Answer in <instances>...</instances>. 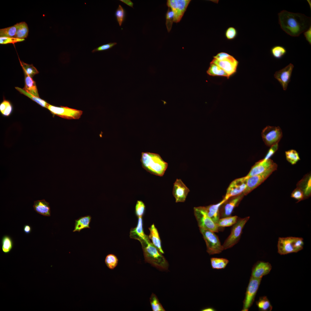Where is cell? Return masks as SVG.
I'll list each match as a JSON object with an SVG mask.
<instances>
[{
  "label": "cell",
  "mask_w": 311,
  "mask_h": 311,
  "mask_svg": "<svg viewBox=\"0 0 311 311\" xmlns=\"http://www.w3.org/2000/svg\"><path fill=\"white\" fill-rule=\"evenodd\" d=\"M25 86L23 88L29 93L39 97L35 82L27 74H24Z\"/></svg>",
  "instance_id": "cell-26"
},
{
  "label": "cell",
  "mask_w": 311,
  "mask_h": 311,
  "mask_svg": "<svg viewBox=\"0 0 311 311\" xmlns=\"http://www.w3.org/2000/svg\"><path fill=\"white\" fill-rule=\"evenodd\" d=\"M23 230L25 233L27 234H29L31 232V228L30 225H26L24 226Z\"/></svg>",
  "instance_id": "cell-51"
},
{
  "label": "cell",
  "mask_w": 311,
  "mask_h": 311,
  "mask_svg": "<svg viewBox=\"0 0 311 311\" xmlns=\"http://www.w3.org/2000/svg\"><path fill=\"white\" fill-rule=\"evenodd\" d=\"M145 206L141 200H137L135 207V213L138 217H143L145 212Z\"/></svg>",
  "instance_id": "cell-42"
},
{
  "label": "cell",
  "mask_w": 311,
  "mask_h": 311,
  "mask_svg": "<svg viewBox=\"0 0 311 311\" xmlns=\"http://www.w3.org/2000/svg\"><path fill=\"white\" fill-rule=\"evenodd\" d=\"M140 161L142 167L146 170L160 177L164 175L168 166V163L157 153L142 152Z\"/></svg>",
  "instance_id": "cell-3"
},
{
  "label": "cell",
  "mask_w": 311,
  "mask_h": 311,
  "mask_svg": "<svg viewBox=\"0 0 311 311\" xmlns=\"http://www.w3.org/2000/svg\"><path fill=\"white\" fill-rule=\"evenodd\" d=\"M256 305L260 310L262 311H271L272 307L270 303L266 296L259 297L256 302Z\"/></svg>",
  "instance_id": "cell-30"
},
{
  "label": "cell",
  "mask_w": 311,
  "mask_h": 311,
  "mask_svg": "<svg viewBox=\"0 0 311 311\" xmlns=\"http://www.w3.org/2000/svg\"><path fill=\"white\" fill-rule=\"evenodd\" d=\"M199 230L206 242L207 252L210 255L220 253L224 250L215 232L201 228Z\"/></svg>",
  "instance_id": "cell-6"
},
{
  "label": "cell",
  "mask_w": 311,
  "mask_h": 311,
  "mask_svg": "<svg viewBox=\"0 0 311 311\" xmlns=\"http://www.w3.org/2000/svg\"><path fill=\"white\" fill-rule=\"evenodd\" d=\"M0 111L1 114L4 116H8L13 111V107L8 101L4 100L0 105Z\"/></svg>",
  "instance_id": "cell-36"
},
{
  "label": "cell",
  "mask_w": 311,
  "mask_h": 311,
  "mask_svg": "<svg viewBox=\"0 0 311 311\" xmlns=\"http://www.w3.org/2000/svg\"><path fill=\"white\" fill-rule=\"evenodd\" d=\"M189 190L179 179H177L174 183L172 194L176 202L185 201Z\"/></svg>",
  "instance_id": "cell-18"
},
{
  "label": "cell",
  "mask_w": 311,
  "mask_h": 311,
  "mask_svg": "<svg viewBox=\"0 0 311 311\" xmlns=\"http://www.w3.org/2000/svg\"><path fill=\"white\" fill-rule=\"evenodd\" d=\"M237 35V32L236 29L232 27L228 28L225 33V37L228 40L234 39L236 37Z\"/></svg>",
  "instance_id": "cell-47"
},
{
  "label": "cell",
  "mask_w": 311,
  "mask_h": 311,
  "mask_svg": "<svg viewBox=\"0 0 311 311\" xmlns=\"http://www.w3.org/2000/svg\"><path fill=\"white\" fill-rule=\"evenodd\" d=\"M19 58V62L23 71L24 74L33 77L35 75L38 73L39 72L32 64L29 65L21 61Z\"/></svg>",
  "instance_id": "cell-34"
},
{
  "label": "cell",
  "mask_w": 311,
  "mask_h": 311,
  "mask_svg": "<svg viewBox=\"0 0 311 311\" xmlns=\"http://www.w3.org/2000/svg\"><path fill=\"white\" fill-rule=\"evenodd\" d=\"M138 221L136 226L131 229L130 236L131 238L137 240L140 242L149 238V236L144 233L143 228L142 217H138Z\"/></svg>",
  "instance_id": "cell-21"
},
{
  "label": "cell",
  "mask_w": 311,
  "mask_h": 311,
  "mask_svg": "<svg viewBox=\"0 0 311 311\" xmlns=\"http://www.w3.org/2000/svg\"><path fill=\"white\" fill-rule=\"evenodd\" d=\"M247 179V177L246 176L237 179L231 182L223 199L225 202L231 197L243 193L246 187Z\"/></svg>",
  "instance_id": "cell-11"
},
{
  "label": "cell",
  "mask_w": 311,
  "mask_h": 311,
  "mask_svg": "<svg viewBox=\"0 0 311 311\" xmlns=\"http://www.w3.org/2000/svg\"><path fill=\"white\" fill-rule=\"evenodd\" d=\"M287 160L291 164H295L300 160L298 153L295 150L290 149L285 152Z\"/></svg>",
  "instance_id": "cell-37"
},
{
  "label": "cell",
  "mask_w": 311,
  "mask_h": 311,
  "mask_svg": "<svg viewBox=\"0 0 311 311\" xmlns=\"http://www.w3.org/2000/svg\"><path fill=\"white\" fill-rule=\"evenodd\" d=\"M91 220V217L90 215H87L80 217L75 220V227L73 232L76 231L79 232L80 231L85 228H90V224Z\"/></svg>",
  "instance_id": "cell-25"
},
{
  "label": "cell",
  "mask_w": 311,
  "mask_h": 311,
  "mask_svg": "<svg viewBox=\"0 0 311 311\" xmlns=\"http://www.w3.org/2000/svg\"><path fill=\"white\" fill-rule=\"evenodd\" d=\"M15 88L21 93L27 96L39 105L44 107L48 108L49 104L44 100L41 99L39 97L36 96L29 93L23 89L17 87H15Z\"/></svg>",
  "instance_id": "cell-29"
},
{
  "label": "cell",
  "mask_w": 311,
  "mask_h": 311,
  "mask_svg": "<svg viewBox=\"0 0 311 311\" xmlns=\"http://www.w3.org/2000/svg\"><path fill=\"white\" fill-rule=\"evenodd\" d=\"M194 211L199 228L218 232L219 227L208 217L203 206L194 207Z\"/></svg>",
  "instance_id": "cell-7"
},
{
  "label": "cell",
  "mask_w": 311,
  "mask_h": 311,
  "mask_svg": "<svg viewBox=\"0 0 311 311\" xmlns=\"http://www.w3.org/2000/svg\"><path fill=\"white\" fill-rule=\"evenodd\" d=\"M277 168H274L264 173L247 177L246 186L243 192L244 195H247L263 182Z\"/></svg>",
  "instance_id": "cell-13"
},
{
  "label": "cell",
  "mask_w": 311,
  "mask_h": 311,
  "mask_svg": "<svg viewBox=\"0 0 311 311\" xmlns=\"http://www.w3.org/2000/svg\"><path fill=\"white\" fill-rule=\"evenodd\" d=\"M278 147V143H276L270 147L265 158L263 159L266 160L270 159V158L277 151Z\"/></svg>",
  "instance_id": "cell-48"
},
{
  "label": "cell",
  "mask_w": 311,
  "mask_h": 311,
  "mask_svg": "<svg viewBox=\"0 0 311 311\" xmlns=\"http://www.w3.org/2000/svg\"><path fill=\"white\" fill-rule=\"evenodd\" d=\"M211 62L217 65L222 69L229 77L236 72L238 63V61L231 55L227 58L222 60H219L213 58Z\"/></svg>",
  "instance_id": "cell-16"
},
{
  "label": "cell",
  "mask_w": 311,
  "mask_h": 311,
  "mask_svg": "<svg viewBox=\"0 0 311 311\" xmlns=\"http://www.w3.org/2000/svg\"><path fill=\"white\" fill-rule=\"evenodd\" d=\"M261 135L265 144L269 147L278 143L282 136V130L279 126H269L263 129Z\"/></svg>",
  "instance_id": "cell-10"
},
{
  "label": "cell",
  "mask_w": 311,
  "mask_h": 311,
  "mask_svg": "<svg viewBox=\"0 0 311 311\" xmlns=\"http://www.w3.org/2000/svg\"><path fill=\"white\" fill-rule=\"evenodd\" d=\"M29 30L28 26L25 22L17 23V29L15 38L24 39L28 36Z\"/></svg>",
  "instance_id": "cell-27"
},
{
  "label": "cell",
  "mask_w": 311,
  "mask_h": 311,
  "mask_svg": "<svg viewBox=\"0 0 311 311\" xmlns=\"http://www.w3.org/2000/svg\"><path fill=\"white\" fill-rule=\"evenodd\" d=\"M238 217L237 216H230L220 218L217 225L219 227H225L232 226L237 222Z\"/></svg>",
  "instance_id": "cell-31"
},
{
  "label": "cell",
  "mask_w": 311,
  "mask_h": 311,
  "mask_svg": "<svg viewBox=\"0 0 311 311\" xmlns=\"http://www.w3.org/2000/svg\"><path fill=\"white\" fill-rule=\"evenodd\" d=\"M141 244L145 261L156 268L168 270V263L158 249L151 242L149 238L140 242Z\"/></svg>",
  "instance_id": "cell-2"
},
{
  "label": "cell",
  "mask_w": 311,
  "mask_h": 311,
  "mask_svg": "<svg viewBox=\"0 0 311 311\" xmlns=\"http://www.w3.org/2000/svg\"><path fill=\"white\" fill-rule=\"evenodd\" d=\"M17 23L14 26L0 29V37H14L16 35Z\"/></svg>",
  "instance_id": "cell-35"
},
{
  "label": "cell",
  "mask_w": 311,
  "mask_h": 311,
  "mask_svg": "<svg viewBox=\"0 0 311 311\" xmlns=\"http://www.w3.org/2000/svg\"><path fill=\"white\" fill-rule=\"evenodd\" d=\"M215 310L214 309L212 308H208L202 310V311H214Z\"/></svg>",
  "instance_id": "cell-53"
},
{
  "label": "cell",
  "mask_w": 311,
  "mask_h": 311,
  "mask_svg": "<svg viewBox=\"0 0 311 311\" xmlns=\"http://www.w3.org/2000/svg\"><path fill=\"white\" fill-rule=\"evenodd\" d=\"M278 16L281 29L292 37L299 36L311 26V18L302 14L283 10Z\"/></svg>",
  "instance_id": "cell-1"
},
{
  "label": "cell",
  "mask_w": 311,
  "mask_h": 311,
  "mask_svg": "<svg viewBox=\"0 0 311 311\" xmlns=\"http://www.w3.org/2000/svg\"><path fill=\"white\" fill-rule=\"evenodd\" d=\"M33 208L37 213L40 215L46 216H50L49 204L44 199L35 201Z\"/></svg>",
  "instance_id": "cell-23"
},
{
  "label": "cell",
  "mask_w": 311,
  "mask_h": 311,
  "mask_svg": "<svg viewBox=\"0 0 311 311\" xmlns=\"http://www.w3.org/2000/svg\"><path fill=\"white\" fill-rule=\"evenodd\" d=\"M277 165L270 159L266 160L263 159L257 162L251 168L246 176L249 177L264 173L270 169L277 167Z\"/></svg>",
  "instance_id": "cell-14"
},
{
  "label": "cell",
  "mask_w": 311,
  "mask_h": 311,
  "mask_svg": "<svg viewBox=\"0 0 311 311\" xmlns=\"http://www.w3.org/2000/svg\"><path fill=\"white\" fill-rule=\"evenodd\" d=\"M244 195L242 193L229 199L219 208L220 218L231 216L234 208L239 204Z\"/></svg>",
  "instance_id": "cell-15"
},
{
  "label": "cell",
  "mask_w": 311,
  "mask_h": 311,
  "mask_svg": "<svg viewBox=\"0 0 311 311\" xmlns=\"http://www.w3.org/2000/svg\"><path fill=\"white\" fill-rule=\"evenodd\" d=\"M115 15L119 26H121L125 18L126 12L124 9L121 5H119L115 12Z\"/></svg>",
  "instance_id": "cell-41"
},
{
  "label": "cell",
  "mask_w": 311,
  "mask_h": 311,
  "mask_svg": "<svg viewBox=\"0 0 311 311\" xmlns=\"http://www.w3.org/2000/svg\"><path fill=\"white\" fill-rule=\"evenodd\" d=\"M291 197L297 200V203L304 200V196L303 192L299 188L297 187L291 194Z\"/></svg>",
  "instance_id": "cell-45"
},
{
  "label": "cell",
  "mask_w": 311,
  "mask_h": 311,
  "mask_svg": "<svg viewBox=\"0 0 311 311\" xmlns=\"http://www.w3.org/2000/svg\"><path fill=\"white\" fill-rule=\"evenodd\" d=\"M271 269V265L269 262L258 261L252 268L251 276L257 278H261L263 276L269 274Z\"/></svg>",
  "instance_id": "cell-19"
},
{
  "label": "cell",
  "mask_w": 311,
  "mask_h": 311,
  "mask_svg": "<svg viewBox=\"0 0 311 311\" xmlns=\"http://www.w3.org/2000/svg\"><path fill=\"white\" fill-rule=\"evenodd\" d=\"M207 73L210 75L225 76L227 78L229 77L227 74L222 69L217 65L211 62L210 63V66Z\"/></svg>",
  "instance_id": "cell-28"
},
{
  "label": "cell",
  "mask_w": 311,
  "mask_h": 311,
  "mask_svg": "<svg viewBox=\"0 0 311 311\" xmlns=\"http://www.w3.org/2000/svg\"><path fill=\"white\" fill-rule=\"evenodd\" d=\"M225 202V201L223 199L217 204L206 206H203L207 215L217 225L219 219L220 218V207L221 205Z\"/></svg>",
  "instance_id": "cell-20"
},
{
  "label": "cell",
  "mask_w": 311,
  "mask_h": 311,
  "mask_svg": "<svg viewBox=\"0 0 311 311\" xmlns=\"http://www.w3.org/2000/svg\"><path fill=\"white\" fill-rule=\"evenodd\" d=\"M117 44V43L116 42H111L103 44L94 49L92 50V53H94L97 52L101 51L108 50L112 48Z\"/></svg>",
  "instance_id": "cell-46"
},
{
  "label": "cell",
  "mask_w": 311,
  "mask_h": 311,
  "mask_svg": "<svg viewBox=\"0 0 311 311\" xmlns=\"http://www.w3.org/2000/svg\"><path fill=\"white\" fill-rule=\"evenodd\" d=\"M13 247V242L11 238L7 235L3 237L2 240V249L5 253H9Z\"/></svg>",
  "instance_id": "cell-38"
},
{
  "label": "cell",
  "mask_w": 311,
  "mask_h": 311,
  "mask_svg": "<svg viewBox=\"0 0 311 311\" xmlns=\"http://www.w3.org/2000/svg\"><path fill=\"white\" fill-rule=\"evenodd\" d=\"M211 262L213 269H221L226 267L229 261L225 258L213 257L211 259Z\"/></svg>",
  "instance_id": "cell-32"
},
{
  "label": "cell",
  "mask_w": 311,
  "mask_h": 311,
  "mask_svg": "<svg viewBox=\"0 0 311 311\" xmlns=\"http://www.w3.org/2000/svg\"><path fill=\"white\" fill-rule=\"evenodd\" d=\"M120 1L126 4L129 6L133 8V3L130 0H120Z\"/></svg>",
  "instance_id": "cell-52"
},
{
  "label": "cell",
  "mask_w": 311,
  "mask_h": 311,
  "mask_svg": "<svg viewBox=\"0 0 311 311\" xmlns=\"http://www.w3.org/2000/svg\"><path fill=\"white\" fill-rule=\"evenodd\" d=\"M150 302L153 311H165L162 304L159 302L157 296L152 293L150 298Z\"/></svg>",
  "instance_id": "cell-39"
},
{
  "label": "cell",
  "mask_w": 311,
  "mask_h": 311,
  "mask_svg": "<svg viewBox=\"0 0 311 311\" xmlns=\"http://www.w3.org/2000/svg\"><path fill=\"white\" fill-rule=\"evenodd\" d=\"M261 278L251 276L247 287L242 311H248L252 305L260 284Z\"/></svg>",
  "instance_id": "cell-8"
},
{
  "label": "cell",
  "mask_w": 311,
  "mask_h": 311,
  "mask_svg": "<svg viewBox=\"0 0 311 311\" xmlns=\"http://www.w3.org/2000/svg\"><path fill=\"white\" fill-rule=\"evenodd\" d=\"M173 13L171 9L169 7L166 14V25L169 32L171 29L173 22H174Z\"/></svg>",
  "instance_id": "cell-43"
},
{
  "label": "cell",
  "mask_w": 311,
  "mask_h": 311,
  "mask_svg": "<svg viewBox=\"0 0 311 311\" xmlns=\"http://www.w3.org/2000/svg\"><path fill=\"white\" fill-rule=\"evenodd\" d=\"M293 64L290 63L285 68L276 71L274 76L281 85L283 90H286L291 81L292 73L294 68Z\"/></svg>",
  "instance_id": "cell-17"
},
{
  "label": "cell",
  "mask_w": 311,
  "mask_h": 311,
  "mask_svg": "<svg viewBox=\"0 0 311 311\" xmlns=\"http://www.w3.org/2000/svg\"><path fill=\"white\" fill-rule=\"evenodd\" d=\"M231 55L225 52H220L218 54L213 58L219 60H222L225 59L229 57Z\"/></svg>",
  "instance_id": "cell-49"
},
{
  "label": "cell",
  "mask_w": 311,
  "mask_h": 311,
  "mask_svg": "<svg viewBox=\"0 0 311 311\" xmlns=\"http://www.w3.org/2000/svg\"><path fill=\"white\" fill-rule=\"evenodd\" d=\"M307 2H308V3H309V5L310 6V8L311 9V0H307Z\"/></svg>",
  "instance_id": "cell-54"
},
{
  "label": "cell",
  "mask_w": 311,
  "mask_h": 311,
  "mask_svg": "<svg viewBox=\"0 0 311 311\" xmlns=\"http://www.w3.org/2000/svg\"><path fill=\"white\" fill-rule=\"evenodd\" d=\"M304 35L306 40L309 43V44H311V26L305 31L304 32Z\"/></svg>",
  "instance_id": "cell-50"
},
{
  "label": "cell",
  "mask_w": 311,
  "mask_h": 311,
  "mask_svg": "<svg viewBox=\"0 0 311 311\" xmlns=\"http://www.w3.org/2000/svg\"><path fill=\"white\" fill-rule=\"evenodd\" d=\"M304 244L303 239L302 238L280 237L278 242V252L281 255L297 253L303 249Z\"/></svg>",
  "instance_id": "cell-4"
},
{
  "label": "cell",
  "mask_w": 311,
  "mask_h": 311,
  "mask_svg": "<svg viewBox=\"0 0 311 311\" xmlns=\"http://www.w3.org/2000/svg\"><path fill=\"white\" fill-rule=\"evenodd\" d=\"M47 109L53 115L69 120L79 119L83 113V111L80 110L67 107H56L50 104Z\"/></svg>",
  "instance_id": "cell-9"
},
{
  "label": "cell",
  "mask_w": 311,
  "mask_h": 311,
  "mask_svg": "<svg viewBox=\"0 0 311 311\" xmlns=\"http://www.w3.org/2000/svg\"><path fill=\"white\" fill-rule=\"evenodd\" d=\"M118 259L117 257L112 254L107 255L105 260V263L107 267L111 270L113 269L117 265Z\"/></svg>",
  "instance_id": "cell-40"
},
{
  "label": "cell",
  "mask_w": 311,
  "mask_h": 311,
  "mask_svg": "<svg viewBox=\"0 0 311 311\" xmlns=\"http://www.w3.org/2000/svg\"><path fill=\"white\" fill-rule=\"evenodd\" d=\"M150 234L149 236V239L152 241L153 244L158 249L162 254L164 253L161 246V241L157 229L154 224H152L149 228Z\"/></svg>",
  "instance_id": "cell-24"
},
{
  "label": "cell",
  "mask_w": 311,
  "mask_h": 311,
  "mask_svg": "<svg viewBox=\"0 0 311 311\" xmlns=\"http://www.w3.org/2000/svg\"><path fill=\"white\" fill-rule=\"evenodd\" d=\"M249 218V216L238 218L236 223L232 226L230 234L222 245L223 250L232 248L238 242L243 228Z\"/></svg>",
  "instance_id": "cell-5"
},
{
  "label": "cell",
  "mask_w": 311,
  "mask_h": 311,
  "mask_svg": "<svg viewBox=\"0 0 311 311\" xmlns=\"http://www.w3.org/2000/svg\"><path fill=\"white\" fill-rule=\"evenodd\" d=\"M311 179L310 173L307 174L297 184V187L299 188L303 192L304 200L308 198L311 196Z\"/></svg>",
  "instance_id": "cell-22"
},
{
  "label": "cell",
  "mask_w": 311,
  "mask_h": 311,
  "mask_svg": "<svg viewBox=\"0 0 311 311\" xmlns=\"http://www.w3.org/2000/svg\"><path fill=\"white\" fill-rule=\"evenodd\" d=\"M190 1V0H167V5L173 13L174 22H180Z\"/></svg>",
  "instance_id": "cell-12"
},
{
  "label": "cell",
  "mask_w": 311,
  "mask_h": 311,
  "mask_svg": "<svg viewBox=\"0 0 311 311\" xmlns=\"http://www.w3.org/2000/svg\"><path fill=\"white\" fill-rule=\"evenodd\" d=\"M270 52L274 58L279 59H281L285 55L287 50L283 46L275 45L271 48Z\"/></svg>",
  "instance_id": "cell-33"
},
{
  "label": "cell",
  "mask_w": 311,
  "mask_h": 311,
  "mask_svg": "<svg viewBox=\"0 0 311 311\" xmlns=\"http://www.w3.org/2000/svg\"><path fill=\"white\" fill-rule=\"evenodd\" d=\"M24 39H20L15 37H0V43L1 44H6L7 43H14L18 42L23 41Z\"/></svg>",
  "instance_id": "cell-44"
}]
</instances>
